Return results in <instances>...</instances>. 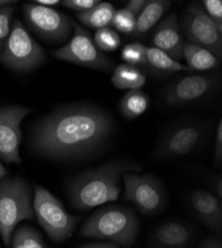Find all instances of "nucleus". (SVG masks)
Wrapping results in <instances>:
<instances>
[{
    "instance_id": "nucleus-18",
    "label": "nucleus",
    "mask_w": 222,
    "mask_h": 248,
    "mask_svg": "<svg viewBox=\"0 0 222 248\" xmlns=\"http://www.w3.org/2000/svg\"><path fill=\"white\" fill-rule=\"evenodd\" d=\"M171 2L169 0H151L147 1L146 6L137 18L135 30L132 37L145 36L163 15L171 8Z\"/></svg>"
},
{
    "instance_id": "nucleus-29",
    "label": "nucleus",
    "mask_w": 222,
    "mask_h": 248,
    "mask_svg": "<svg viewBox=\"0 0 222 248\" xmlns=\"http://www.w3.org/2000/svg\"><path fill=\"white\" fill-rule=\"evenodd\" d=\"M101 1L99 0H65L62 2L63 6L76 10L79 13L91 10L97 6Z\"/></svg>"
},
{
    "instance_id": "nucleus-16",
    "label": "nucleus",
    "mask_w": 222,
    "mask_h": 248,
    "mask_svg": "<svg viewBox=\"0 0 222 248\" xmlns=\"http://www.w3.org/2000/svg\"><path fill=\"white\" fill-rule=\"evenodd\" d=\"M188 202L196 217L208 229H222V202L218 197L205 190H197L190 194Z\"/></svg>"
},
{
    "instance_id": "nucleus-11",
    "label": "nucleus",
    "mask_w": 222,
    "mask_h": 248,
    "mask_svg": "<svg viewBox=\"0 0 222 248\" xmlns=\"http://www.w3.org/2000/svg\"><path fill=\"white\" fill-rule=\"evenodd\" d=\"M180 31L188 41L210 51L222 59V34L200 2L189 3L181 16Z\"/></svg>"
},
{
    "instance_id": "nucleus-20",
    "label": "nucleus",
    "mask_w": 222,
    "mask_h": 248,
    "mask_svg": "<svg viewBox=\"0 0 222 248\" xmlns=\"http://www.w3.org/2000/svg\"><path fill=\"white\" fill-rule=\"evenodd\" d=\"M146 75L137 67L131 66L128 64L119 65L115 68L112 82L119 90H140V88L146 85Z\"/></svg>"
},
{
    "instance_id": "nucleus-17",
    "label": "nucleus",
    "mask_w": 222,
    "mask_h": 248,
    "mask_svg": "<svg viewBox=\"0 0 222 248\" xmlns=\"http://www.w3.org/2000/svg\"><path fill=\"white\" fill-rule=\"evenodd\" d=\"M183 59L187 61L188 67L193 72H207L220 66V60L215 55L188 40L184 42Z\"/></svg>"
},
{
    "instance_id": "nucleus-33",
    "label": "nucleus",
    "mask_w": 222,
    "mask_h": 248,
    "mask_svg": "<svg viewBox=\"0 0 222 248\" xmlns=\"http://www.w3.org/2000/svg\"><path fill=\"white\" fill-rule=\"evenodd\" d=\"M197 248H222V243L216 237H209L205 239Z\"/></svg>"
},
{
    "instance_id": "nucleus-35",
    "label": "nucleus",
    "mask_w": 222,
    "mask_h": 248,
    "mask_svg": "<svg viewBox=\"0 0 222 248\" xmlns=\"http://www.w3.org/2000/svg\"><path fill=\"white\" fill-rule=\"evenodd\" d=\"M214 189L216 191L218 198L221 200V198H222V179L220 177H218L214 183Z\"/></svg>"
},
{
    "instance_id": "nucleus-25",
    "label": "nucleus",
    "mask_w": 222,
    "mask_h": 248,
    "mask_svg": "<svg viewBox=\"0 0 222 248\" xmlns=\"http://www.w3.org/2000/svg\"><path fill=\"white\" fill-rule=\"evenodd\" d=\"M94 41L101 51L112 52L116 51L120 46V38L119 34L110 27L98 29Z\"/></svg>"
},
{
    "instance_id": "nucleus-13",
    "label": "nucleus",
    "mask_w": 222,
    "mask_h": 248,
    "mask_svg": "<svg viewBox=\"0 0 222 248\" xmlns=\"http://www.w3.org/2000/svg\"><path fill=\"white\" fill-rule=\"evenodd\" d=\"M30 112V108L20 106L0 108V158L6 163L22 162L19 154L22 140L20 124Z\"/></svg>"
},
{
    "instance_id": "nucleus-26",
    "label": "nucleus",
    "mask_w": 222,
    "mask_h": 248,
    "mask_svg": "<svg viewBox=\"0 0 222 248\" xmlns=\"http://www.w3.org/2000/svg\"><path fill=\"white\" fill-rule=\"evenodd\" d=\"M136 22L137 17L129 10H127L125 7L117 10L112 19V24L117 30L124 34L130 35H132V33L135 30Z\"/></svg>"
},
{
    "instance_id": "nucleus-30",
    "label": "nucleus",
    "mask_w": 222,
    "mask_h": 248,
    "mask_svg": "<svg viewBox=\"0 0 222 248\" xmlns=\"http://www.w3.org/2000/svg\"><path fill=\"white\" fill-rule=\"evenodd\" d=\"M222 162V120H219L217 130H216V140L214 148V163L215 165H220Z\"/></svg>"
},
{
    "instance_id": "nucleus-36",
    "label": "nucleus",
    "mask_w": 222,
    "mask_h": 248,
    "mask_svg": "<svg viewBox=\"0 0 222 248\" xmlns=\"http://www.w3.org/2000/svg\"><path fill=\"white\" fill-rule=\"evenodd\" d=\"M7 175H8L7 170L5 169V167L3 166V165L1 164V162H0V181H1L4 177H6Z\"/></svg>"
},
{
    "instance_id": "nucleus-9",
    "label": "nucleus",
    "mask_w": 222,
    "mask_h": 248,
    "mask_svg": "<svg viewBox=\"0 0 222 248\" xmlns=\"http://www.w3.org/2000/svg\"><path fill=\"white\" fill-rule=\"evenodd\" d=\"M122 178L125 185L124 200L133 202L140 214L154 216L164 211L167 204L166 190L156 176L128 172Z\"/></svg>"
},
{
    "instance_id": "nucleus-4",
    "label": "nucleus",
    "mask_w": 222,
    "mask_h": 248,
    "mask_svg": "<svg viewBox=\"0 0 222 248\" xmlns=\"http://www.w3.org/2000/svg\"><path fill=\"white\" fill-rule=\"evenodd\" d=\"M33 193L22 177H4L0 181V235L6 248L14 230L22 220L35 219Z\"/></svg>"
},
{
    "instance_id": "nucleus-1",
    "label": "nucleus",
    "mask_w": 222,
    "mask_h": 248,
    "mask_svg": "<svg viewBox=\"0 0 222 248\" xmlns=\"http://www.w3.org/2000/svg\"><path fill=\"white\" fill-rule=\"evenodd\" d=\"M113 130L114 120L106 110L88 105L70 106L38 122L30 145L46 159L75 161L97 153Z\"/></svg>"
},
{
    "instance_id": "nucleus-34",
    "label": "nucleus",
    "mask_w": 222,
    "mask_h": 248,
    "mask_svg": "<svg viewBox=\"0 0 222 248\" xmlns=\"http://www.w3.org/2000/svg\"><path fill=\"white\" fill-rule=\"evenodd\" d=\"M34 3H37V4L42 5V6H46V7H51V6L58 5L60 3V1H58V0H37V1H34Z\"/></svg>"
},
{
    "instance_id": "nucleus-28",
    "label": "nucleus",
    "mask_w": 222,
    "mask_h": 248,
    "mask_svg": "<svg viewBox=\"0 0 222 248\" xmlns=\"http://www.w3.org/2000/svg\"><path fill=\"white\" fill-rule=\"evenodd\" d=\"M204 8L215 24L217 30L222 34V1L221 0H204Z\"/></svg>"
},
{
    "instance_id": "nucleus-19",
    "label": "nucleus",
    "mask_w": 222,
    "mask_h": 248,
    "mask_svg": "<svg viewBox=\"0 0 222 248\" xmlns=\"http://www.w3.org/2000/svg\"><path fill=\"white\" fill-rule=\"evenodd\" d=\"M147 68L158 75L171 76L178 72H193L188 66L180 64L165 52L150 47L147 50Z\"/></svg>"
},
{
    "instance_id": "nucleus-32",
    "label": "nucleus",
    "mask_w": 222,
    "mask_h": 248,
    "mask_svg": "<svg viewBox=\"0 0 222 248\" xmlns=\"http://www.w3.org/2000/svg\"><path fill=\"white\" fill-rule=\"evenodd\" d=\"M78 248H120V246L115 242L111 241H100V242H92L87 243Z\"/></svg>"
},
{
    "instance_id": "nucleus-3",
    "label": "nucleus",
    "mask_w": 222,
    "mask_h": 248,
    "mask_svg": "<svg viewBox=\"0 0 222 248\" xmlns=\"http://www.w3.org/2000/svg\"><path fill=\"white\" fill-rule=\"evenodd\" d=\"M139 233V221L135 213L126 206L109 205L92 214L83 223L79 235L115 242L131 248Z\"/></svg>"
},
{
    "instance_id": "nucleus-22",
    "label": "nucleus",
    "mask_w": 222,
    "mask_h": 248,
    "mask_svg": "<svg viewBox=\"0 0 222 248\" xmlns=\"http://www.w3.org/2000/svg\"><path fill=\"white\" fill-rule=\"evenodd\" d=\"M150 97L142 90L128 92L120 102V112L126 119H135L149 108Z\"/></svg>"
},
{
    "instance_id": "nucleus-6",
    "label": "nucleus",
    "mask_w": 222,
    "mask_h": 248,
    "mask_svg": "<svg viewBox=\"0 0 222 248\" xmlns=\"http://www.w3.org/2000/svg\"><path fill=\"white\" fill-rule=\"evenodd\" d=\"M32 206L39 224L57 243L69 239L81 220V217L70 215L60 200L41 186H35Z\"/></svg>"
},
{
    "instance_id": "nucleus-2",
    "label": "nucleus",
    "mask_w": 222,
    "mask_h": 248,
    "mask_svg": "<svg viewBox=\"0 0 222 248\" xmlns=\"http://www.w3.org/2000/svg\"><path fill=\"white\" fill-rule=\"evenodd\" d=\"M142 164L129 159H113L96 169H90L71 178L66 184V192L72 208L89 211L108 202L117 201L122 191L123 174L137 173Z\"/></svg>"
},
{
    "instance_id": "nucleus-37",
    "label": "nucleus",
    "mask_w": 222,
    "mask_h": 248,
    "mask_svg": "<svg viewBox=\"0 0 222 248\" xmlns=\"http://www.w3.org/2000/svg\"><path fill=\"white\" fill-rule=\"evenodd\" d=\"M17 3V1H11V0H0V8L8 6V5H12Z\"/></svg>"
},
{
    "instance_id": "nucleus-27",
    "label": "nucleus",
    "mask_w": 222,
    "mask_h": 248,
    "mask_svg": "<svg viewBox=\"0 0 222 248\" xmlns=\"http://www.w3.org/2000/svg\"><path fill=\"white\" fill-rule=\"evenodd\" d=\"M16 4L0 8V53L3 50L4 44L11 31V22L13 19Z\"/></svg>"
},
{
    "instance_id": "nucleus-10",
    "label": "nucleus",
    "mask_w": 222,
    "mask_h": 248,
    "mask_svg": "<svg viewBox=\"0 0 222 248\" xmlns=\"http://www.w3.org/2000/svg\"><path fill=\"white\" fill-rule=\"evenodd\" d=\"M72 25L74 33L71 41L64 47L56 50L53 53L54 57L95 70L113 71L115 63L97 47L91 34L75 21H72Z\"/></svg>"
},
{
    "instance_id": "nucleus-14",
    "label": "nucleus",
    "mask_w": 222,
    "mask_h": 248,
    "mask_svg": "<svg viewBox=\"0 0 222 248\" xmlns=\"http://www.w3.org/2000/svg\"><path fill=\"white\" fill-rule=\"evenodd\" d=\"M196 234L197 230L189 222L166 221L151 232L148 248H188Z\"/></svg>"
},
{
    "instance_id": "nucleus-12",
    "label": "nucleus",
    "mask_w": 222,
    "mask_h": 248,
    "mask_svg": "<svg viewBox=\"0 0 222 248\" xmlns=\"http://www.w3.org/2000/svg\"><path fill=\"white\" fill-rule=\"evenodd\" d=\"M23 15L29 29L45 42L60 44L66 41L72 32V20L51 7L34 2L26 3L23 5Z\"/></svg>"
},
{
    "instance_id": "nucleus-15",
    "label": "nucleus",
    "mask_w": 222,
    "mask_h": 248,
    "mask_svg": "<svg viewBox=\"0 0 222 248\" xmlns=\"http://www.w3.org/2000/svg\"><path fill=\"white\" fill-rule=\"evenodd\" d=\"M184 42L175 13H171L161 20L151 38L153 48L165 52L176 62L183 60Z\"/></svg>"
},
{
    "instance_id": "nucleus-21",
    "label": "nucleus",
    "mask_w": 222,
    "mask_h": 248,
    "mask_svg": "<svg viewBox=\"0 0 222 248\" xmlns=\"http://www.w3.org/2000/svg\"><path fill=\"white\" fill-rule=\"evenodd\" d=\"M115 12L116 10L111 3L100 2L91 10L77 13V18L84 25L90 28L101 29L109 27V25L112 23Z\"/></svg>"
},
{
    "instance_id": "nucleus-7",
    "label": "nucleus",
    "mask_w": 222,
    "mask_h": 248,
    "mask_svg": "<svg viewBox=\"0 0 222 248\" xmlns=\"http://www.w3.org/2000/svg\"><path fill=\"white\" fill-rule=\"evenodd\" d=\"M220 88V73L190 72L168 86L163 92V99L173 108L191 106L214 97Z\"/></svg>"
},
{
    "instance_id": "nucleus-23",
    "label": "nucleus",
    "mask_w": 222,
    "mask_h": 248,
    "mask_svg": "<svg viewBox=\"0 0 222 248\" xmlns=\"http://www.w3.org/2000/svg\"><path fill=\"white\" fill-rule=\"evenodd\" d=\"M10 246L11 248H45L41 234L29 225L16 227L11 235Z\"/></svg>"
},
{
    "instance_id": "nucleus-31",
    "label": "nucleus",
    "mask_w": 222,
    "mask_h": 248,
    "mask_svg": "<svg viewBox=\"0 0 222 248\" xmlns=\"http://www.w3.org/2000/svg\"><path fill=\"white\" fill-rule=\"evenodd\" d=\"M146 0H131V1H129V3L125 6V8L137 18L139 13L142 12L144 7L146 6Z\"/></svg>"
},
{
    "instance_id": "nucleus-5",
    "label": "nucleus",
    "mask_w": 222,
    "mask_h": 248,
    "mask_svg": "<svg viewBox=\"0 0 222 248\" xmlns=\"http://www.w3.org/2000/svg\"><path fill=\"white\" fill-rule=\"evenodd\" d=\"M209 131L206 121L186 119L176 122L161 133L153 158L164 161L191 154L204 145Z\"/></svg>"
},
{
    "instance_id": "nucleus-24",
    "label": "nucleus",
    "mask_w": 222,
    "mask_h": 248,
    "mask_svg": "<svg viewBox=\"0 0 222 248\" xmlns=\"http://www.w3.org/2000/svg\"><path fill=\"white\" fill-rule=\"evenodd\" d=\"M147 50L148 47L143 45L142 43H132L128 44L124 47L120 57L123 61H125L128 65L131 66H142L147 68Z\"/></svg>"
},
{
    "instance_id": "nucleus-8",
    "label": "nucleus",
    "mask_w": 222,
    "mask_h": 248,
    "mask_svg": "<svg viewBox=\"0 0 222 248\" xmlns=\"http://www.w3.org/2000/svg\"><path fill=\"white\" fill-rule=\"evenodd\" d=\"M46 55L20 20H14L0 53V62L15 72L28 73L44 64Z\"/></svg>"
}]
</instances>
